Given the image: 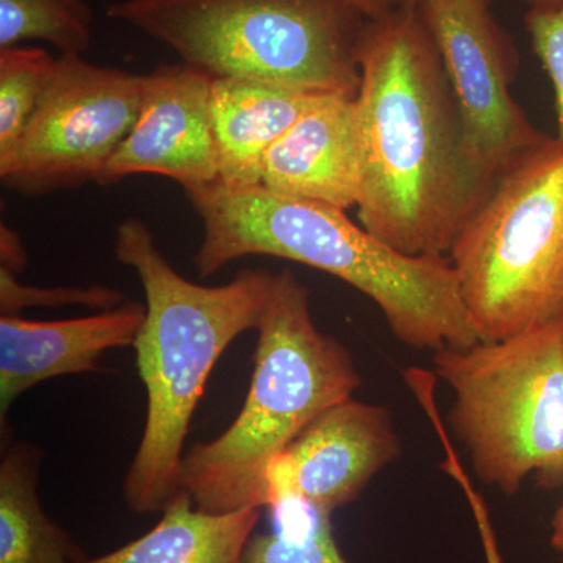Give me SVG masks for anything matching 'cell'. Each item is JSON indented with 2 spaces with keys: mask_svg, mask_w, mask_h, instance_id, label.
I'll return each instance as SVG.
<instances>
[{
  "mask_svg": "<svg viewBox=\"0 0 563 563\" xmlns=\"http://www.w3.org/2000/svg\"><path fill=\"white\" fill-rule=\"evenodd\" d=\"M358 68V221L404 255L450 257L496 180L466 154L453 88L420 9L369 18Z\"/></svg>",
  "mask_w": 563,
  "mask_h": 563,
  "instance_id": "cell-1",
  "label": "cell"
},
{
  "mask_svg": "<svg viewBox=\"0 0 563 563\" xmlns=\"http://www.w3.org/2000/svg\"><path fill=\"white\" fill-rule=\"evenodd\" d=\"M202 222L195 255L210 277L250 255L312 266L368 296L395 339L418 351L466 347L474 331L448 257H410L352 222L346 210L217 180L184 190Z\"/></svg>",
  "mask_w": 563,
  "mask_h": 563,
  "instance_id": "cell-2",
  "label": "cell"
},
{
  "mask_svg": "<svg viewBox=\"0 0 563 563\" xmlns=\"http://www.w3.org/2000/svg\"><path fill=\"white\" fill-rule=\"evenodd\" d=\"M114 255L143 287V325L133 350L146 388L143 437L124 481V499L139 515L163 512L180 492L184 444L207 380L229 344L257 328L274 273L243 269L220 287L185 279L158 250L146 222L117 225Z\"/></svg>",
  "mask_w": 563,
  "mask_h": 563,
  "instance_id": "cell-3",
  "label": "cell"
},
{
  "mask_svg": "<svg viewBox=\"0 0 563 563\" xmlns=\"http://www.w3.org/2000/svg\"><path fill=\"white\" fill-rule=\"evenodd\" d=\"M255 331L254 373L239 417L181 459L180 490L206 512L266 507L274 459L362 385L350 351L314 324L309 288L290 269L274 274Z\"/></svg>",
  "mask_w": 563,
  "mask_h": 563,
  "instance_id": "cell-4",
  "label": "cell"
},
{
  "mask_svg": "<svg viewBox=\"0 0 563 563\" xmlns=\"http://www.w3.org/2000/svg\"><path fill=\"white\" fill-rule=\"evenodd\" d=\"M211 79L357 98L361 0H118L107 9Z\"/></svg>",
  "mask_w": 563,
  "mask_h": 563,
  "instance_id": "cell-5",
  "label": "cell"
},
{
  "mask_svg": "<svg viewBox=\"0 0 563 563\" xmlns=\"http://www.w3.org/2000/svg\"><path fill=\"white\" fill-rule=\"evenodd\" d=\"M450 421L474 473L510 496L529 477L563 485V317L499 340L433 352Z\"/></svg>",
  "mask_w": 563,
  "mask_h": 563,
  "instance_id": "cell-6",
  "label": "cell"
},
{
  "mask_svg": "<svg viewBox=\"0 0 563 563\" xmlns=\"http://www.w3.org/2000/svg\"><path fill=\"white\" fill-rule=\"evenodd\" d=\"M448 258L481 342L563 317V141L498 177Z\"/></svg>",
  "mask_w": 563,
  "mask_h": 563,
  "instance_id": "cell-7",
  "label": "cell"
},
{
  "mask_svg": "<svg viewBox=\"0 0 563 563\" xmlns=\"http://www.w3.org/2000/svg\"><path fill=\"white\" fill-rule=\"evenodd\" d=\"M143 80L81 55H58L24 135L0 158L3 187L41 198L98 184L139 118Z\"/></svg>",
  "mask_w": 563,
  "mask_h": 563,
  "instance_id": "cell-8",
  "label": "cell"
},
{
  "mask_svg": "<svg viewBox=\"0 0 563 563\" xmlns=\"http://www.w3.org/2000/svg\"><path fill=\"white\" fill-rule=\"evenodd\" d=\"M420 11L453 88L466 154L488 179L498 180L547 139L510 92L518 65L512 40L488 0H431Z\"/></svg>",
  "mask_w": 563,
  "mask_h": 563,
  "instance_id": "cell-9",
  "label": "cell"
},
{
  "mask_svg": "<svg viewBox=\"0 0 563 563\" xmlns=\"http://www.w3.org/2000/svg\"><path fill=\"white\" fill-rule=\"evenodd\" d=\"M401 453L390 410L344 399L324 410L274 459L266 476V509L277 499L296 496L332 515L354 503Z\"/></svg>",
  "mask_w": 563,
  "mask_h": 563,
  "instance_id": "cell-10",
  "label": "cell"
},
{
  "mask_svg": "<svg viewBox=\"0 0 563 563\" xmlns=\"http://www.w3.org/2000/svg\"><path fill=\"white\" fill-rule=\"evenodd\" d=\"M211 80L185 63L144 74L139 118L98 184L109 187L125 177L152 174L188 190L220 179Z\"/></svg>",
  "mask_w": 563,
  "mask_h": 563,
  "instance_id": "cell-11",
  "label": "cell"
},
{
  "mask_svg": "<svg viewBox=\"0 0 563 563\" xmlns=\"http://www.w3.org/2000/svg\"><path fill=\"white\" fill-rule=\"evenodd\" d=\"M146 309L124 302L70 320L0 314V420L18 398L44 380L99 369L103 352L133 346Z\"/></svg>",
  "mask_w": 563,
  "mask_h": 563,
  "instance_id": "cell-12",
  "label": "cell"
},
{
  "mask_svg": "<svg viewBox=\"0 0 563 563\" xmlns=\"http://www.w3.org/2000/svg\"><path fill=\"white\" fill-rule=\"evenodd\" d=\"M262 185L336 209L357 207L363 155L355 99L322 96L266 152Z\"/></svg>",
  "mask_w": 563,
  "mask_h": 563,
  "instance_id": "cell-13",
  "label": "cell"
},
{
  "mask_svg": "<svg viewBox=\"0 0 563 563\" xmlns=\"http://www.w3.org/2000/svg\"><path fill=\"white\" fill-rule=\"evenodd\" d=\"M322 96L239 77L211 80L218 180L231 187L262 185L266 152Z\"/></svg>",
  "mask_w": 563,
  "mask_h": 563,
  "instance_id": "cell-14",
  "label": "cell"
},
{
  "mask_svg": "<svg viewBox=\"0 0 563 563\" xmlns=\"http://www.w3.org/2000/svg\"><path fill=\"white\" fill-rule=\"evenodd\" d=\"M161 521L140 539L81 563H244V550L258 523V509L210 514L180 490Z\"/></svg>",
  "mask_w": 563,
  "mask_h": 563,
  "instance_id": "cell-15",
  "label": "cell"
},
{
  "mask_svg": "<svg viewBox=\"0 0 563 563\" xmlns=\"http://www.w3.org/2000/svg\"><path fill=\"white\" fill-rule=\"evenodd\" d=\"M41 453L32 444L3 443L0 461V563H81L87 554L54 523L38 499Z\"/></svg>",
  "mask_w": 563,
  "mask_h": 563,
  "instance_id": "cell-16",
  "label": "cell"
},
{
  "mask_svg": "<svg viewBox=\"0 0 563 563\" xmlns=\"http://www.w3.org/2000/svg\"><path fill=\"white\" fill-rule=\"evenodd\" d=\"M273 529L252 533L244 563H350L333 537L331 514L288 496L268 507Z\"/></svg>",
  "mask_w": 563,
  "mask_h": 563,
  "instance_id": "cell-17",
  "label": "cell"
},
{
  "mask_svg": "<svg viewBox=\"0 0 563 563\" xmlns=\"http://www.w3.org/2000/svg\"><path fill=\"white\" fill-rule=\"evenodd\" d=\"M92 11L85 0H0V49L44 41L60 55L90 49Z\"/></svg>",
  "mask_w": 563,
  "mask_h": 563,
  "instance_id": "cell-18",
  "label": "cell"
},
{
  "mask_svg": "<svg viewBox=\"0 0 563 563\" xmlns=\"http://www.w3.org/2000/svg\"><path fill=\"white\" fill-rule=\"evenodd\" d=\"M54 62L43 47L0 49V158L9 157L24 135Z\"/></svg>",
  "mask_w": 563,
  "mask_h": 563,
  "instance_id": "cell-19",
  "label": "cell"
},
{
  "mask_svg": "<svg viewBox=\"0 0 563 563\" xmlns=\"http://www.w3.org/2000/svg\"><path fill=\"white\" fill-rule=\"evenodd\" d=\"M124 303V295L110 287L40 288L22 285L18 274L0 266V312L20 314L25 307L85 306L109 310Z\"/></svg>",
  "mask_w": 563,
  "mask_h": 563,
  "instance_id": "cell-20",
  "label": "cell"
},
{
  "mask_svg": "<svg viewBox=\"0 0 563 563\" xmlns=\"http://www.w3.org/2000/svg\"><path fill=\"white\" fill-rule=\"evenodd\" d=\"M532 49L550 76L558 110V139L563 141V7L531 9L525 18Z\"/></svg>",
  "mask_w": 563,
  "mask_h": 563,
  "instance_id": "cell-21",
  "label": "cell"
},
{
  "mask_svg": "<svg viewBox=\"0 0 563 563\" xmlns=\"http://www.w3.org/2000/svg\"><path fill=\"white\" fill-rule=\"evenodd\" d=\"M446 473L457 483L465 495L466 503L472 509L474 523L479 532L481 544H483L485 563H506L504 562L501 550H499L498 537L493 528L490 512H488L487 503L479 492L473 487L468 473L459 461L451 462L448 465Z\"/></svg>",
  "mask_w": 563,
  "mask_h": 563,
  "instance_id": "cell-22",
  "label": "cell"
},
{
  "mask_svg": "<svg viewBox=\"0 0 563 563\" xmlns=\"http://www.w3.org/2000/svg\"><path fill=\"white\" fill-rule=\"evenodd\" d=\"M0 255H2L0 266L10 269L14 274H20L25 263H27L20 235L7 224L0 225Z\"/></svg>",
  "mask_w": 563,
  "mask_h": 563,
  "instance_id": "cell-23",
  "label": "cell"
},
{
  "mask_svg": "<svg viewBox=\"0 0 563 563\" xmlns=\"http://www.w3.org/2000/svg\"><path fill=\"white\" fill-rule=\"evenodd\" d=\"M551 528H553L551 544H553L554 550L561 555V563H563V503L559 506V509L555 510Z\"/></svg>",
  "mask_w": 563,
  "mask_h": 563,
  "instance_id": "cell-24",
  "label": "cell"
},
{
  "mask_svg": "<svg viewBox=\"0 0 563 563\" xmlns=\"http://www.w3.org/2000/svg\"><path fill=\"white\" fill-rule=\"evenodd\" d=\"M368 18H377L398 7V0H361Z\"/></svg>",
  "mask_w": 563,
  "mask_h": 563,
  "instance_id": "cell-25",
  "label": "cell"
},
{
  "mask_svg": "<svg viewBox=\"0 0 563 563\" xmlns=\"http://www.w3.org/2000/svg\"><path fill=\"white\" fill-rule=\"evenodd\" d=\"M531 9L548 10L563 7V0H528Z\"/></svg>",
  "mask_w": 563,
  "mask_h": 563,
  "instance_id": "cell-26",
  "label": "cell"
},
{
  "mask_svg": "<svg viewBox=\"0 0 563 563\" xmlns=\"http://www.w3.org/2000/svg\"><path fill=\"white\" fill-rule=\"evenodd\" d=\"M428 2H431V0H398V5L410 7V9H420V7Z\"/></svg>",
  "mask_w": 563,
  "mask_h": 563,
  "instance_id": "cell-27",
  "label": "cell"
}]
</instances>
